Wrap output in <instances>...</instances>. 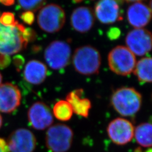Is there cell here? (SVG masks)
Segmentation results:
<instances>
[{"mask_svg":"<svg viewBox=\"0 0 152 152\" xmlns=\"http://www.w3.org/2000/svg\"><path fill=\"white\" fill-rule=\"evenodd\" d=\"M55 117L61 121L71 120L73 111L71 104L66 100H60L55 104L53 108Z\"/></svg>","mask_w":152,"mask_h":152,"instance_id":"ffe728a7","label":"cell"},{"mask_svg":"<svg viewBox=\"0 0 152 152\" xmlns=\"http://www.w3.org/2000/svg\"><path fill=\"white\" fill-rule=\"evenodd\" d=\"M72 63L78 73L86 76L98 74L101 65V55L97 49L90 45L76 49Z\"/></svg>","mask_w":152,"mask_h":152,"instance_id":"3957f363","label":"cell"},{"mask_svg":"<svg viewBox=\"0 0 152 152\" xmlns=\"http://www.w3.org/2000/svg\"><path fill=\"white\" fill-rule=\"evenodd\" d=\"M48 75L46 65L37 60L28 61L23 72L24 78L28 83L38 85L44 82Z\"/></svg>","mask_w":152,"mask_h":152,"instance_id":"2e32d148","label":"cell"},{"mask_svg":"<svg viewBox=\"0 0 152 152\" xmlns=\"http://www.w3.org/2000/svg\"><path fill=\"white\" fill-rule=\"evenodd\" d=\"M36 142V136L32 132L24 128L14 131L6 141L9 152H33Z\"/></svg>","mask_w":152,"mask_h":152,"instance_id":"9c48e42d","label":"cell"},{"mask_svg":"<svg viewBox=\"0 0 152 152\" xmlns=\"http://www.w3.org/2000/svg\"><path fill=\"white\" fill-rule=\"evenodd\" d=\"M65 22V14L60 6L50 4L40 9L37 22L40 28L46 32H58L63 27Z\"/></svg>","mask_w":152,"mask_h":152,"instance_id":"5b68a950","label":"cell"},{"mask_svg":"<svg viewBox=\"0 0 152 152\" xmlns=\"http://www.w3.org/2000/svg\"><path fill=\"white\" fill-rule=\"evenodd\" d=\"M135 152H142L141 151V148H136L135 151Z\"/></svg>","mask_w":152,"mask_h":152,"instance_id":"d6a6232c","label":"cell"},{"mask_svg":"<svg viewBox=\"0 0 152 152\" xmlns=\"http://www.w3.org/2000/svg\"><path fill=\"white\" fill-rule=\"evenodd\" d=\"M73 1V2L75 3V4H78L82 2L83 0H72Z\"/></svg>","mask_w":152,"mask_h":152,"instance_id":"4dcf8cb0","label":"cell"},{"mask_svg":"<svg viewBox=\"0 0 152 152\" xmlns=\"http://www.w3.org/2000/svg\"><path fill=\"white\" fill-rule=\"evenodd\" d=\"M0 16H1V12H0Z\"/></svg>","mask_w":152,"mask_h":152,"instance_id":"d590c367","label":"cell"},{"mask_svg":"<svg viewBox=\"0 0 152 152\" xmlns=\"http://www.w3.org/2000/svg\"><path fill=\"white\" fill-rule=\"evenodd\" d=\"M22 94L19 88L11 83L0 85V112L11 113L20 106Z\"/></svg>","mask_w":152,"mask_h":152,"instance_id":"7c38bea8","label":"cell"},{"mask_svg":"<svg viewBox=\"0 0 152 152\" xmlns=\"http://www.w3.org/2000/svg\"><path fill=\"white\" fill-rule=\"evenodd\" d=\"M121 1H125L126 2H127V3H130V2H139L144 0H121Z\"/></svg>","mask_w":152,"mask_h":152,"instance_id":"f546056e","label":"cell"},{"mask_svg":"<svg viewBox=\"0 0 152 152\" xmlns=\"http://www.w3.org/2000/svg\"><path fill=\"white\" fill-rule=\"evenodd\" d=\"M151 9L141 2L130 6L127 11V20L135 28H141L148 25L151 20Z\"/></svg>","mask_w":152,"mask_h":152,"instance_id":"9a60e30c","label":"cell"},{"mask_svg":"<svg viewBox=\"0 0 152 152\" xmlns=\"http://www.w3.org/2000/svg\"><path fill=\"white\" fill-rule=\"evenodd\" d=\"M0 152H9L6 141L0 137Z\"/></svg>","mask_w":152,"mask_h":152,"instance_id":"83f0119b","label":"cell"},{"mask_svg":"<svg viewBox=\"0 0 152 152\" xmlns=\"http://www.w3.org/2000/svg\"><path fill=\"white\" fill-rule=\"evenodd\" d=\"M121 32L120 28L117 27L110 28L107 32V37L110 40H115L121 36Z\"/></svg>","mask_w":152,"mask_h":152,"instance_id":"d4e9b609","label":"cell"},{"mask_svg":"<svg viewBox=\"0 0 152 152\" xmlns=\"http://www.w3.org/2000/svg\"><path fill=\"white\" fill-rule=\"evenodd\" d=\"M134 73L140 83L144 84L152 82V59L144 58L136 63Z\"/></svg>","mask_w":152,"mask_h":152,"instance_id":"ac0fdd59","label":"cell"},{"mask_svg":"<svg viewBox=\"0 0 152 152\" xmlns=\"http://www.w3.org/2000/svg\"><path fill=\"white\" fill-rule=\"evenodd\" d=\"M13 63L16 67V70L20 72L22 69L23 66L25 63L24 57L20 55H16L13 57Z\"/></svg>","mask_w":152,"mask_h":152,"instance_id":"484cf974","label":"cell"},{"mask_svg":"<svg viewBox=\"0 0 152 152\" xmlns=\"http://www.w3.org/2000/svg\"><path fill=\"white\" fill-rule=\"evenodd\" d=\"M26 27L18 21L15 26L6 27L0 23V54H15L26 49L27 41L23 33Z\"/></svg>","mask_w":152,"mask_h":152,"instance_id":"7a4b0ae2","label":"cell"},{"mask_svg":"<svg viewBox=\"0 0 152 152\" xmlns=\"http://www.w3.org/2000/svg\"><path fill=\"white\" fill-rule=\"evenodd\" d=\"M2 123H3V120H2V117L1 116V115L0 114V129L2 127Z\"/></svg>","mask_w":152,"mask_h":152,"instance_id":"1f68e13d","label":"cell"},{"mask_svg":"<svg viewBox=\"0 0 152 152\" xmlns=\"http://www.w3.org/2000/svg\"><path fill=\"white\" fill-rule=\"evenodd\" d=\"M95 16L102 24H110L122 19L117 0H100L96 4Z\"/></svg>","mask_w":152,"mask_h":152,"instance_id":"4fadbf2b","label":"cell"},{"mask_svg":"<svg viewBox=\"0 0 152 152\" xmlns=\"http://www.w3.org/2000/svg\"><path fill=\"white\" fill-rule=\"evenodd\" d=\"M20 18L23 22L28 25H32L35 19L34 13L30 11L23 12L20 15Z\"/></svg>","mask_w":152,"mask_h":152,"instance_id":"603a6c76","label":"cell"},{"mask_svg":"<svg viewBox=\"0 0 152 152\" xmlns=\"http://www.w3.org/2000/svg\"><path fill=\"white\" fill-rule=\"evenodd\" d=\"M95 19L94 12L91 7H78L71 14V26L78 32L86 33L94 26Z\"/></svg>","mask_w":152,"mask_h":152,"instance_id":"5bb4252c","label":"cell"},{"mask_svg":"<svg viewBox=\"0 0 152 152\" xmlns=\"http://www.w3.org/2000/svg\"><path fill=\"white\" fill-rule=\"evenodd\" d=\"M152 124L143 123L138 125L134 130V136L137 142L141 147L152 146Z\"/></svg>","mask_w":152,"mask_h":152,"instance_id":"d6986e66","label":"cell"},{"mask_svg":"<svg viewBox=\"0 0 152 152\" xmlns=\"http://www.w3.org/2000/svg\"><path fill=\"white\" fill-rule=\"evenodd\" d=\"M0 3L4 5L10 6L15 3V0H0Z\"/></svg>","mask_w":152,"mask_h":152,"instance_id":"f1b7e54d","label":"cell"},{"mask_svg":"<svg viewBox=\"0 0 152 152\" xmlns=\"http://www.w3.org/2000/svg\"><path fill=\"white\" fill-rule=\"evenodd\" d=\"M2 81V76L1 74V73H0V85H1Z\"/></svg>","mask_w":152,"mask_h":152,"instance_id":"836d02e7","label":"cell"},{"mask_svg":"<svg viewBox=\"0 0 152 152\" xmlns=\"http://www.w3.org/2000/svg\"><path fill=\"white\" fill-rule=\"evenodd\" d=\"M11 62L10 56L0 55V69H4L8 67Z\"/></svg>","mask_w":152,"mask_h":152,"instance_id":"4316f807","label":"cell"},{"mask_svg":"<svg viewBox=\"0 0 152 152\" xmlns=\"http://www.w3.org/2000/svg\"><path fill=\"white\" fill-rule=\"evenodd\" d=\"M70 45L63 41H54L45 49L44 58L49 66L54 70L63 69L70 63Z\"/></svg>","mask_w":152,"mask_h":152,"instance_id":"52a82bcc","label":"cell"},{"mask_svg":"<svg viewBox=\"0 0 152 152\" xmlns=\"http://www.w3.org/2000/svg\"><path fill=\"white\" fill-rule=\"evenodd\" d=\"M23 35L28 42H33L37 37L36 33L31 28H26Z\"/></svg>","mask_w":152,"mask_h":152,"instance_id":"cb8c5ba5","label":"cell"},{"mask_svg":"<svg viewBox=\"0 0 152 152\" xmlns=\"http://www.w3.org/2000/svg\"><path fill=\"white\" fill-rule=\"evenodd\" d=\"M28 119L31 126L37 130L49 127L54 121L53 115L49 107L43 102L33 104L28 112Z\"/></svg>","mask_w":152,"mask_h":152,"instance_id":"8fae6325","label":"cell"},{"mask_svg":"<svg viewBox=\"0 0 152 152\" xmlns=\"http://www.w3.org/2000/svg\"><path fill=\"white\" fill-rule=\"evenodd\" d=\"M13 13L5 12L0 16V23L6 27L15 26L18 21H15Z\"/></svg>","mask_w":152,"mask_h":152,"instance_id":"7402d4cb","label":"cell"},{"mask_svg":"<svg viewBox=\"0 0 152 152\" xmlns=\"http://www.w3.org/2000/svg\"><path fill=\"white\" fill-rule=\"evenodd\" d=\"M134 130V126L129 120L118 118L110 122L107 127V133L114 144L124 145L132 140Z\"/></svg>","mask_w":152,"mask_h":152,"instance_id":"30bf717a","label":"cell"},{"mask_svg":"<svg viewBox=\"0 0 152 152\" xmlns=\"http://www.w3.org/2000/svg\"><path fill=\"white\" fill-rule=\"evenodd\" d=\"M18 2L23 9L33 12L42 8L46 0H18Z\"/></svg>","mask_w":152,"mask_h":152,"instance_id":"44dd1931","label":"cell"},{"mask_svg":"<svg viewBox=\"0 0 152 152\" xmlns=\"http://www.w3.org/2000/svg\"><path fill=\"white\" fill-rule=\"evenodd\" d=\"M83 90L77 89L68 93L66 96V101L71 104L73 111L76 114L87 118L91 108V103L87 98H82Z\"/></svg>","mask_w":152,"mask_h":152,"instance_id":"e0dca14e","label":"cell"},{"mask_svg":"<svg viewBox=\"0 0 152 152\" xmlns=\"http://www.w3.org/2000/svg\"><path fill=\"white\" fill-rule=\"evenodd\" d=\"M127 48L134 55L143 56L151 51L152 48V34L144 28H135L126 36Z\"/></svg>","mask_w":152,"mask_h":152,"instance_id":"ba28073f","label":"cell"},{"mask_svg":"<svg viewBox=\"0 0 152 152\" xmlns=\"http://www.w3.org/2000/svg\"><path fill=\"white\" fill-rule=\"evenodd\" d=\"M109 66L114 73L120 76H128L135 69V55L127 47L117 46L112 49L108 56Z\"/></svg>","mask_w":152,"mask_h":152,"instance_id":"277c9868","label":"cell"},{"mask_svg":"<svg viewBox=\"0 0 152 152\" xmlns=\"http://www.w3.org/2000/svg\"><path fill=\"white\" fill-rule=\"evenodd\" d=\"M73 132L64 124H56L51 126L46 134V144L49 150L53 152H65L71 148Z\"/></svg>","mask_w":152,"mask_h":152,"instance_id":"8992f818","label":"cell"},{"mask_svg":"<svg viewBox=\"0 0 152 152\" xmlns=\"http://www.w3.org/2000/svg\"><path fill=\"white\" fill-rule=\"evenodd\" d=\"M110 102L117 112L122 116L130 117L136 114L141 108L142 96L132 87H121L112 94Z\"/></svg>","mask_w":152,"mask_h":152,"instance_id":"6da1fadb","label":"cell"},{"mask_svg":"<svg viewBox=\"0 0 152 152\" xmlns=\"http://www.w3.org/2000/svg\"><path fill=\"white\" fill-rule=\"evenodd\" d=\"M145 152H152V149L150 148H149V149H148V151H146Z\"/></svg>","mask_w":152,"mask_h":152,"instance_id":"e575fe53","label":"cell"}]
</instances>
